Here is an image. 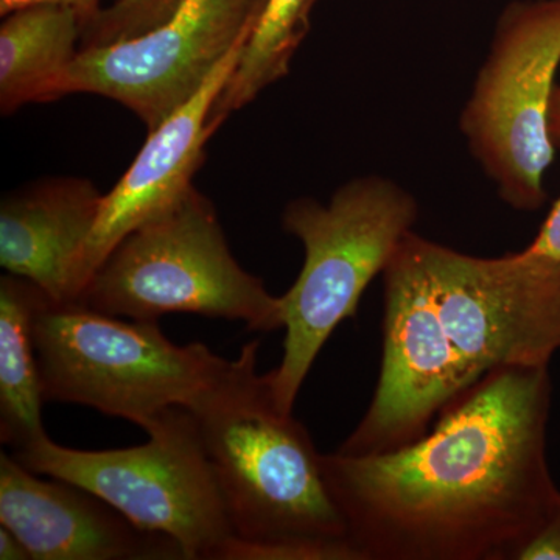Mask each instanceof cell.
I'll return each mask as SVG.
<instances>
[{"label": "cell", "instance_id": "3957f363", "mask_svg": "<svg viewBox=\"0 0 560 560\" xmlns=\"http://www.w3.org/2000/svg\"><path fill=\"white\" fill-rule=\"evenodd\" d=\"M410 191L382 176L346 183L327 205L300 198L283 210V231L304 246V265L282 300L283 355L267 372L272 399L293 415L298 394L338 324L353 318L368 285L383 275L418 220Z\"/></svg>", "mask_w": 560, "mask_h": 560}, {"label": "cell", "instance_id": "d6986e66", "mask_svg": "<svg viewBox=\"0 0 560 560\" xmlns=\"http://www.w3.org/2000/svg\"><path fill=\"white\" fill-rule=\"evenodd\" d=\"M526 249L534 256L560 267V198L541 226L536 241Z\"/></svg>", "mask_w": 560, "mask_h": 560}, {"label": "cell", "instance_id": "277c9868", "mask_svg": "<svg viewBox=\"0 0 560 560\" xmlns=\"http://www.w3.org/2000/svg\"><path fill=\"white\" fill-rule=\"evenodd\" d=\"M79 302L117 318L191 313L283 329L282 300L235 260L215 208L195 186L110 250Z\"/></svg>", "mask_w": 560, "mask_h": 560}, {"label": "cell", "instance_id": "ffe728a7", "mask_svg": "<svg viewBox=\"0 0 560 560\" xmlns=\"http://www.w3.org/2000/svg\"><path fill=\"white\" fill-rule=\"evenodd\" d=\"M103 0H0V14L13 13V11L33 5H57L77 11L83 21V27L90 24L101 13Z\"/></svg>", "mask_w": 560, "mask_h": 560}, {"label": "cell", "instance_id": "8992f818", "mask_svg": "<svg viewBox=\"0 0 560 560\" xmlns=\"http://www.w3.org/2000/svg\"><path fill=\"white\" fill-rule=\"evenodd\" d=\"M143 430L149 442L138 447L75 451L47 436L13 456L94 493L139 529L168 537L184 559L213 560L235 534L194 412L167 408Z\"/></svg>", "mask_w": 560, "mask_h": 560}, {"label": "cell", "instance_id": "8fae6325", "mask_svg": "<svg viewBox=\"0 0 560 560\" xmlns=\"http://www.w3.org/2000/svg\"><path fill=\"white\" fill-rule=\"evenodd\" d=\"M249 36L235 44L194 97L150 131L130 168L103 195L98 219L81 257V294L110 250L194 186L195 173L205 162L206 143L215 132L209 124L210 113L237 69Z\"/></svg>", "mask_w": 560, "mask_h": 560}, {"label": "cell", "instance_id": "5bb4252c", "mask_svg": "<svg viewBox=\"0 0 560 560\" xmlns=\"http://www.w3.org/2000/svg\"><path fill=\"white\" fill-rule=\"evenodd\" d=\"M83 21L77 11L33 5L3 16L0 27V110L11 116L47 92L79 55Z\"/></svg>", "mask_w": 560, "mask_h": 560}, {"label": "cell", "instance_id": "2e32d148", "mask_svg": "<svg viewBox=\"0 0 560 560\" xmlns=\"http://www.w3.org/2000/svg\"><path fill=\"white\" fill-rule=\"evenodd\" d=\"M315 3L316 0H265L237 69L210 113L213 130L289 73L291 60L307 35Z\"/></svg>", "mask_w": 560, "mask_h": 560}, {"label": "cell", "instance_id": "ba28073f", "mask_svg": "<svg viewBox=\"0 0 560 560\" xmlns=\"http://www.w3.org/2000/svg\"><path fill=\"white\" fill-rule=\"evenodd\" d=\"M445 335L475 382L503 368L548 366L560 349V267L528 249L495 259L423 238Z\"/></svg>", "mask_w": 560, "mask_h": 560}, {"label": "cell", "instance_id": "7c38bea8", "mask_svg": "<svg viewBox=\"0 0 560 560\" xmlns=\"http://www.w3.org/2000/svg\"><path fill=\"white\" fill-rule=\"evenodd\" d=\"M36 475L0 456V525L33 560L184 559L175 541L139 529L94 493Z\"/></svg>", "mask_w": 560, "mask_h": 560}, {"label": "cell", "instance_id": "30bf717a", "mask_svg": "<svg viewBox=\"0 0 560 560\" xmlns=\"http://www.w3.org/2000/svg\"><path fill=\"white\" fill-rule=\"evenodd\" d=\"M264 5L265 0H184L171 20L139 38L80 49L46 103L70 94L102 95L153 131L253 33Z\"/></svg>", "mask_w": 560, "mask_h": 560}, {"label": "cell", "instance_id": "7a4b0ae2", "mask_svg": "<svg viewBox=\"0 0 560 560\" xmlns=\"http://www.w3.org/2000/svg\"><path fill=\"white\" fill-rule=\"evenodd\" d=\"M249 341L189 410L235 537L215 560H360L300 420L272 399Z\"/></svg>", "mask_w": 560, "mask_h": 560}, {"label": "cell", "instance_id": "ac0fdd59", "mask_svg": "<svg viewBox=\"0 0 560 560\" xmlns=\"http://www.w3.org/2000/svg\"><path fill=\"white\" fill-rule=\"evenodd\" d=\"M517 560H560V504L541 528L526 541Z\"/></svg>", "mask_w": 560, "mask_h": 560}, {"label": "cell", "instance_id": "6da1fadb", "mask_svg": "<svg viewBox=\"0 0 560 560\" xmlns=\"http://www.w3.org/2000/svg\"><path fill=\"white\" fill-rule=\"evenodd\" d=\"M547 368L489 372L396 451L319 455L360 560H517L560 504Z\"/></svg>", "mask_w": 560, "mask_h": 560}, {"label": "cell", "instance_id": "e0dca14e", "mask_svg": "<svg viewBox=\"0 0 560 560\" xmlns=\"http://www.w3.org/2000/svg\"><path fill=\"white\" fill-rule=\"evenodd\" d=\"M184 0H116L84 25L81 49L139 38L165 24Z\"/></svg>", "mask_w": 560, "mask_h": 560}, {"label": "cell", "instance_id": "4fadbf2b", "mask_svg": "<svg viewBox=\"0 0 560 560\" xmlns=\"http://www.w3.org/2000/svg\"><path fill=\"white\" fill-rule=\"evenodd\" d=\"M103 194L84 178L38 180L0 205V265L55 302H79L80 264Z\"/></svg>", "mask_w": 560, "mask_h": 560}, {"label": "cell", "instance_id": "52a82bcc", "mask_svg": "<svg viewBox=\"0 0 560 560\" xmlns=\"http://www.w3.org/2000/svg\"><path fill=\"white\" fill-rule=\"evenodd\" d=\"M560 65V0H515L460 114L471 154L514 209H539L555 158L550 105Z\"/></svg>", "mask_w": 560, "mask_h": 560}, {"label": "cell", "instance_id": "44dd1931", "mask_svg": "<svg viewBox=\"0 0 560 560\" xmlns=\"http://www.w3.org/2000/svg\"><path fill=\"white\" fill-rule=\"evenodd\" d=\"M32 556L25 545L22 544L20 537L0 525V560H31Z\"/></svg>", "mask_w": 560, "mask_h": 560}, {"label": "cell", "instance_id": "9a60e30c", "mask_svg": "<svg viewBox=\"0 0 560 560\" xmlns=\"http://www.w3.org/2000/svg\"><path fill=\"white\" fill-rule=\"evenodd\" d=\"M44 291L31 280L0 279V441L13 452L46 440L33 313Z\"/></svg>", "mask_w": 560, "mask_h": 560}, {"label": "cell", "instance_id": "9c48e42d", "mask_svg": "<svg viewBox=\"0 0 560 560\" xmlns=\"http://www.w3.org/2000/svg\"><path fill=\"white\" fill-rule=\"evenodd\" d=\"M381 377L355 430L338 452L377 455L429 433L431 420L474 383L445 335L423 256V237L410 232L383 271Z\"/></svg>", "mask_w": 560, "mask_h": 560}, {"label": "cell", "instance_id": "7402d4cb", "mask_svg": "<svg viewBox=\"0 0 560 560\" xmlns=\"http://www.w3.org/2000/svg\"><path fill=\"white\" fill-rule=\"evenodd\" d=\"M550 135L552 142H560V88L556 86L550 105Z\"/></svg>", "mask_w": 560, "mask_h": 560}, {"label": "cell", "instance_id": "5b68a950", "mask_svg": "<svg viewBox=\"0 0 560 560\" xmlns=\"http://www.w3.org/2000/svg\"><path fill=\"white\" fill-rule=\"evenodd\" d=\"M32 334L44 400L83 405L140 429L167 408H189L230 363L201 342L175 345L158 320H124L46 293Z\"/></svg>", "mask_w": 560, "mask_h": 560}]
</instances>
